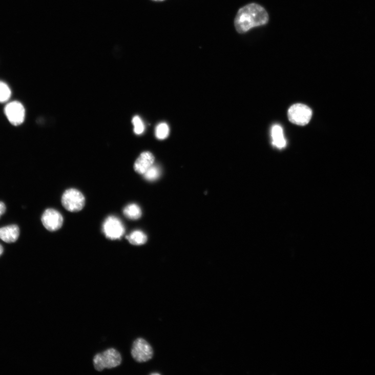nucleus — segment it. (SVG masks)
<instances>
[{
	"instance_id": "f257e3e1",
	"label": "nucleus",
	"mask_w": 375,
	"mask_h": 375,
	"mask_svg": "<svg viewBox=\"0 0 375 375\" xmlns=\"http://www.w3.org/2000/svg\"><path fill=\"white\" fill-rule=\"evenodd\" d=\"M269 16L265 9L256 4L246 5L238 12L235 26L238 33L244 34L253 28L267 24Z\"/></svg>"
},
{
	"instance_id": "f03ea898",
	"label": "nucleus",
	"mask_w": 375,
	"mask_h": 375,
	"mask_svg": "<svg viewBox=\"0 0 375 375\" xmlns=\"http://www.w3.org/2000/svg\"><path fill=\"white\" fill-rule=\"evenodd\" d=\"M93 365L98 371H102L105 368L111 369L120 365L121 357L118 351L111 348L103 353L96 355L93 358Z\"/></svg>"
},
{
	"instance_id": "7ed1b4c3",
	"label": "nucleus",
	"mask_w": 375,
	"mask_h": 375,
	"mask_svg": "<svg viewBox=\"0 0 375 375\" xmlns=\"http://www.w3.org/2000/svg\"><path fill=\"white\" fill-rule=\"evenodd\" d=\"M61 201L62 205L71 212L80 211L84 209L86 203L84 195L74 189L67 190L62 195Z\"/></svg>"
},
{
	"instance_id": "20e7f679",
	"label": "nucleus",
	"mask_w": 375,
	"mask_h": 375,
	"mask_svg": "<svg viewBox=\"0 0 375 375\" xmlns=\"http://www.w3.org/2000/svg\"><path fill=\"white\" fill-rule=\"evenodd\" d=\"M312 114L310 108L301 103L294 105L288 111L290 121L299 126H305L308 123L312 117Z\"/></svg>"
},
{
	"instance_id": "39448f33",
	"label": "nucleus",
	"mask_w": 375,
	"mask_h": 375,
	"mask_svg": "<svg viewBox=\"0 0 375 375\" xmlns=\"http://www.w3.org/2000/svg\"><path fill=\"white\" fill-rule=\"evenodd\" d=\"M102 231L107 238L115 240L120 239L122 237L125 228L119 218L110 216L103 223Z\"/></svg>"
},
{
	"instance_id": "423d86ee",
	"label": "nucleus",
	"mask_w": 375,
	"mask_h": 375,
	"mask_svg": "<svg viewBox=\"0 0 375 375\" xmlns=\"http://www.w3.org/2000/svg\"><path fill=\"white\" fill-rule=\"evenodd\" d=\"M131 354L135 361L143 363L150 360L153 350L150 344L143 338H138L133 343Z\"/></svg>"
},
{
	"instance_id": "0eeeda50",
	"label": "nucleus",
	"mask_w": 375,
	"mask_h": 375,
	"mask_svg": "<svg viewBox=\"0 0 375 375\" xmlns=\"http://www.w3.org/2000/svg\"><path fill=\"white\" fill-rule=\"evenodd\" d=\"M4 112L13 126H19L25 120V109L23 105L18 101H14L8 103L5 107Z\"/></svg>"
},
{
	"instance_id": "6e6552de",
	"label": "nucleus",
	"mask_w": 375,
	"mask_h": 375,
	"mask_svg": "<svg viewBox=\"0 0 375 375\" xmlns=\"http://www.w3.org/2000/svg\"><path fill=\"white\" fill-rule=\"evenodd\" d=\"M41 221L44 227L50 232L59 230L64 224V217L57 210L48 209L43 213Z\"/></svg>"
},
{
	"instance_id": "1a4fd4ad",
	"label": "nucleus",
	"mask_w": 375,
	"mask_h": 375,
	"mask_svg": "<svg viewBox=\"0 0 375 375\" xmlns=\"http://www.w3.org/2000/svg\"><path fill=\"white\" fill-rule=\"evenodd\" d=\"M154 162L153 155L150 152H144L139 156L134 164L135 171L143 175L152 165Z\"/></svg>"
},
{
	"instance_id": "9d476101",
	"label": "nucleus",
	"mask_w": 375,
	"mask_h": 375,
	"mask_svg": "<svg viewBox=\"0 0 375 375\" xmlns=\"http://www.w3.org/2000/svg\"><path fill=\"white\" fill-rule=\"evenodd\" d=\"M19 236V228L16 225H11L0 228V239L11 243L17 241Z\"/></svg>"
},
{
	"instance_id": "9b49d317",
	"label": "nucleus",
	"mask_w": 375,
	"mask_h": 375,
	"mask_svg": "<svg viewBox=\"0 0 375 375\" xmlns=\"http://www.w3.org/2000/svg\"><path fill=\"white\" fill-rule=\"evenodd\" d=\"M273 144L278 149H283L286 145L282 128L279 124H275L272 130Z\"/></svg>"
},
{
	"instance_id": "f8f14e48",
	"label": "nucleus",
	"mask_w": 375,
	"mask_h": 375,
	"mask_svg": "<svg viewBox=\"0 0 375 375\" xmlns=\"http://www.w3.org/2000/svg\"><path fill=\"white\" fill-rule=\"evenodd\" d=\"M123 214L125 217L131 220H137L142 215L140 207L136 204H130L125 207L123 210Z\"/></svg>"
},
{
	"instance_id": "ddd939ff",
	"label": "nucleus",
	"mask_w": 375,
	"mask_h": 375,
	"mask_svg": "<svg viewBox=\"0 0 375 375\" xmlns=\"http://www.w3.org/2000/svg\"><path fill=\"white\" fill-rule=\"evenodd\" d=\"M126 238L132 244L135 245L144 244L147 241V235L140 231H134Z\"/></svg>"
},
{
	"instance_id": "4468645a",
	"label": "nucleus",
	"mask_w": 375,
	"mask_h": 375,
	"mask_svg": "<svg viewBox=\"0 0 375 375\" xmlns=\"http://www.w3.org/2000/svg\"><path fill=\"white\" fill-rule=\"evenodd\" d=\"M12 95V92L8 85L0 81V103H5L8 102Z\"/></svg>"
},
{
	"instance_id": "2eb2a0df",
	"label": "nucleus",
	"mask_w": 375,
	"mask_h": 375,
	"mask_svg": "<svg viewBox=\"0 0 375 375\" xmlns=\"http://www.w3.org/2000/svg\"><path fill=\"white\" fill-rule=\"evenodd\" d=\"M160 175V168L153 165L143 174V176L146 180L152 181L158 179Z\"/></svg>"
},
{
	"instance_id": "dca6fc26",
	"label": "nucleus",
	"mask_w": 375,
	"mask_h": 375,
	"mask_svg": "<svg viewBox=\"0 0 375 375\" xmlns=\"http://www.w3.org/2000/svg\"><path fill=\"white\" fill-rule=\"evenodd\" d=\"M170 133L169 126L166 123H160L156 128L155 135L159 139L162 140L166 138Z\"/></svg>"
},
{
	"instance_id": "f3484780",
	"label": "nucleus",
	"mask_w": 375,
	"mask_h": 375,
	"mask_svg": "<svg viewBox=\"0 0 375 375\" xmlns=\"http://www.w3.org/2000/svg\"><path fill=\"white\" fill-rule=\"evenodd\" d=\"M132 121L134 125L135 133L137 135L142 134L144 131V126L141 118L136 116L133 118Z\"/></svg>"
},
{
	"instance_id": "a211bd4d",
	"label": "nucleus",
	"mask_w": 375,
	"mask_h": 375,
	"mask_svg": "<svg viewBox=\"0 0 375 375\" xmlns=\"http://www.w3.org/2000/svg\"><path fill=\"white\" fill-rule=\"evenodd\" d=\"M6 211V206L5 204L3 202H0V217L5 214Z\"/></svg>"
},
{
	"instance_id": "6ab92c4d",
	"label": "nucleus",
	"mask_w": 375,
	"mask_h": 375,
	"mask_svg": "<svg viewBox=\"0 0 375 375\" xmlns=\"http://www.w3.org/2000/svg\"><path fill=\"white\" fill-rule=\"evenodd\" d=\"M4 253V248L3 246L0 244V256H1Z\"/></svg>"
},
{
	"instance_id": "aec40b11",
	"label": "nucleus",
	"mask_w": 375,
	"mask_h": 375,
	"mask_svg": "<svg viewBox=\"0 0 375 375\" xmlns=\"http://www.w3.org/2000/svg\"><path fill=\"white\" fill-rule=\"evenodd\" d=\"M153 1H156V2H163V1H164V0H153Z\"/></svg>"
},
{
	"instance_id": "412c9836",
	"label": "nucleus",
	"mask_w": 375,
	"mask_h": 375,
	"mask_svg": "<svg viewBox=\"0 0 375 375\" xmlns=\"http://www.w3.org/2000/svg\"><path fill=\"white\" fill-rule=\"evenodd\" d=\"M151 374H160L159 373H153Z\"/></svg>"
}]
</instances>
